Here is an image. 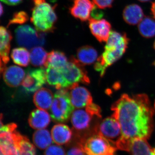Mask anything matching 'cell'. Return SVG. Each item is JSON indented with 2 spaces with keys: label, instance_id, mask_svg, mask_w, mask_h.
Instances as JSON below:
<instances>
[{
  "label": "cell",
  "instance_id": "obj_37",
  "mask_svg": "<svg viewBox=\"0 0 155 155\" xmlns=\"http://www.w3.org/2000/svg\"><path fill=\"white\" fill-rule=\"evenodd\" d=\"M152 14L154 18L155 19V1L152 4L151 8Z\"/></svg>",
  "mask_w": 155,
  "mask_h": 155
},
{
  "label": "cell",
  "instance_id": "obj_17",
  "mask_svg": "<svg viewBox=\"0 0 155 155\" xmlns=\"http://www.w3.org/2000/svg\"><path fill=\"white\" fill-rule=\"evenodd\" d=\"M28 122L30 127L34 129H44L50 124L51 117L49 114L45 110L36 109L31 113Z\"/></svg>",
  "mask_w": 155,
  "mask_h": 155
},
{
  "label": "cell",
  "instance_id": "obj_12",
  "mask_svg": "<svg viewBox=\"0 0 155 155\" xmlns=\"http://www.w3.org/2000/svg\"><path fill=\"white\" fill-rule=\"evenodd\" d=\"M89 26L93 35L100 42H107L111 33V25L105 19H95L91 18Z\"/></svg>",
  "mask_w": 155,
  "mask_h": 155
},
{
  "label": "cell",
  "instance_id": "obj_38",
  "mask_svg": "<svg viewBox=\"0 0 155 155\" xmlns=\"http://www.w3.org/2000/svg\"><path fill=\"white\" fill-rule=\"evenodd\" d=\"M3 12H4V11H3V7L2 5V4L1 5V15L2 16V15L3 14Z\"/></svg>",
  "mask_w": 155,
  "mask_h": 155
},
{
  "label": "cell",
  "instance_id": "obj_39",
  "mask_svg": "<svg viewBox=\"0 0 155 155\" xmlns=\"http://www.w3.org/2000/svg\"><path fill=\"white\" fill-rule=\"evenodd\" d=\"M138 1L142 2H149L150 0H138Z\"/></svg>",
  "mask_w": 155,
  "mask_h": 155
},
{
  "label": "cell",
  "instance_id": "obj_7",
  "mask_svg": "<svg viewBox=\"0 0 155 155\" xmlns=\"http://www.w3.org/2000/svg\"><path fill=\"white\" fill-rule=\"evenodd\" d=\"M15 36L18 44L27 48L41 46L45 43L44 35L29 25L19 26L15 31Z\"/></svg>",
  "mask_w": 155,
  "mask_h": 155
},
{
  "label": "cell",
  "instance_id": "obj_2",
  "mask_svg": "<svg viewBox=\"0 0 155 155\" xmlns=\"http://www.w3.org/2000/svg\"><path fill=\"white\" fill-rule=\"evenodd\" d=\"M129 39L125 33L112 31L107 41L106 42L104 51L98 58L94 69L103 76L106 69L119 60L127 49Z\"/></svg>",
  "mask_w": 155,
  "mask_h": 155
},
{
  "label": "cell",
  "instance_id": "obj_35",
  "mask_svg": "<svg viewBox=\"0 0 155 155\" xmlns=\"http://www.w3.org/2000/svg\"><path fill=\"white\" fill-rule=\"evenodd\" d=\"M99 9V8L95 6L91 12L92 18L95 19H100L104 16V12Z\"/></svg>",
  "mask_w": 155,
  "mask_h": 155
},
{
  "label": "cell",
  "instance_id": "obj_18",
  "mask_svg": "<svg viewBox=\"0 0 155 155\" xmlns=\"http://www.w3.org/2000/svg\"><path fill=\"white\" fill-rule=\"evenodd\" d=\"M46 75L48 84L57 90L69 88V83L60 70L48 66L46 67Z\"/></svg>",
  "mask_w": 155,
  "mask_h": 155
},
{
  "label": "cell",
  "instance_id": "obj_6",
  "mask_svg": "<svg viewBox=\"0 0 155 155\" xmlns=\"http://www.w3.org/2000/svg\"><path fill=\"white\" fill-rule=\"evenodd\" d=\"M17 127L15 123L1 127V155H19V143L22 134L16 130Z\"/></svg>",
  "mask_w": 155,
  "mask_h": 155
},
{
  "label": "cell",
  "instance_id": "obj_13",
  "mask_svg": "<svg viewBox=\"0 0 155 155\" xmlns=\"http://www.w3.org/2000/svg\"><path fill=\"white\" fill-rule=\"evenodd\" d=\"M95 5L90 0H74L72 6L69 8L71 15L82 22L89 20L92 11Z\"/></svg>",
  "mask_w": 155,
  "mask_h": 155
},
{
  "label": "cell",
  "instance_id": "obj_24",
  "mask_svg": "<svg viewBox=\"0 0 155 155\" xmlns=\"http://www.w3.org/2000/svg\"><path fill=\"white\" fill-rule=\"evenodd\" d=\"M68 63L67 58L64 53L59 51H53L48 54L45 68L49 66L61 71Z\"/></svg>",
  "mask_w": 155,
  "mask_h": 155
},
{
  "label": "cell",
  "instance_id": "obj_8",
  "mask_svg": "<svg viewBox=\"0 0 155 155\" xmlns=\"http://www.w3.org/2000/svg\"><path fill=\"white\" fill-rule=\"evenodd\" d=\"M61 72L69 83V88L73 84H78V83L87 84L90 82L83 65L73 57Z\"/></svg>",
  "mask_w": 155,
  "mask_h": 155
},
{
  "label": "cell",
  "instance_id": "obj_20",
  "mask_svg": "<svg viewBox=\"0 0 155 155\" xmlns=\"http://www.w3.org/2000/svg\"><path fill=\"white\" fill-rule=\"evenodd\" d=\"M54 96L48 89L41 88L35 92L34 95L33 101L38 109L48 110L51 108Z\"/></svg>",
  "mask_w": 155,
  "mask_h": 155
},
{
  "label": "cell",
  "instance_id": "obj_34",
  "mask_svg": "<svg viewBox=\"0 0 155 155\" xmlns=\"http://www.w3.org/2000/svg\"><path fill=\"white\" fill-rule=\"evenodd\" d=\"M65 155H85V154L81 147L78 145L77 146L71 148Z\"/></svg>",
  "mask_w": 155,
  "mask_h": 155
},
{
  "label": "cell",
  "instance_id": "obj_19",
  "mask_svg": "<svg viewBox=\"0 0 155 155\" xmlns=\"http://www.w3.org/2000/svg\"><path fill=\"white\" fill-rule=\"evenodd\" d=\"M51 133L53 141L59 145L67 144L72 139V130L67 125L64 124L55 125Z\"/></svg>",
  "mask_w": 155,
  "mask_h": 155
},
{
  "label": "cell",
  "instance_id": "obj_30",
  "mask_svg": "<svg viewBox=\"0 0 155 155\" xmlns=\"http://www.w3.org/2000/svg\"><path fill=\"white\" fill-rule=\"evenodd\" d=\"M28 16L26 12L21 11L14 13L9 21L8 25L13 24H23L28 21Z\"/></svg>",
  "mask_w": 155,
  "mask_h": 155
},
{
  "label": "cell",
  "instance_id": "obj_10",
  "mask_svg": "<svg viewBox=\"0 0 155 155\" xmlns=\"http://www.w3.org/2000/svg\"><path fill=\"white\" fill-rule=\"evenodd\" d=\"M46 81V71L41 67L27 72L22 84L25 91L32 93L41 88Z\"/></svg>",
  "mask_w": 155,
  "mask_h": 155
},
{
  "label": "cell",
  "instance_id": "obj_21",
  "mask_svg": "<svg viewBox=\"0 0 155 155\" xmlns=\"http://www.w3.org/2000/svg\"><path fill=\"white\" fill-rule=\"evenodd\" d=\"M144 17L142 9L136 4L126 6L123 12V17L125 22L130 25L139 24Z\"/></svg>",
  "mask_w": 155,
  "mask_h": 155
},
{
  "label": "cell",
  "instance_id": "obj_26",
  "mask_svg": "<svg viewBox=\"0 0 155 155\" xmlns=\"http://www.w3.org/2000/svg\"><path fill=\"white\" fill-rule=\"evenodd\" d=\"M138 29L143 37L147 38L153 37L155 35V19L146 16L139 23Z\"/></svg>",
  "mask_w": 155,
  "mask_h": 155
},
{
  "label": "cell",
  "instance_id": "obj_25",
  "mask_svg": "<svg viewBox=\"0 0 155 155\" xmlns=\"http://www.w3.org/2000/svg\"><path fill=\"white\" fill-rule=\"evenodd\" d=\"M53 141L49 131L46 129H40L34 133V143L40 149L44 150L47 148L52 143Z\"/></svg>",
  "mask_w": 155,
  "mask_h": 155
},
{
  "label": "cell",
  "instance_id": "obj_42",
  "mask_svg": "<svg viewBox=\"0 0 155 155\" xmlns=\"http://www.w3.org/2000/svg\"><path fill=\"white\" fill-rule=\"evenodd\" d=\"M154 108L155 109V103H154Z\"/></svg>",
  "mask_w": 155,
  "mask_h": 155
},
{
  "label": "cell",
  "instance_id": "obj_11",
  "mask_svg": "<svg viewBox=\"0 0 155 155\" xmlns=\"http://www.w3.org/2000/svg\"><path fill=\"white\" fill-rule=\"evenodd\" d=\"M68 89L71 90L70 100L74 108L80 109L86 107L93 103V99L90 92L85 87L79 86L78 84H73Z\"/></svg>",
  "mask_w": 155,
  "mask_h": 155
},
{
  "label": "cell",
  "instance_id": "obj_28",
  "mask_svg": "<svg viewBox=\"0 0 155 155\" xmlns=\"http://www.w3.org/2000/svg\"><path fill=\"white\" fill-rule=\"evenodd\" d=\"M11 58L19 66L27 67L30 61V54L25 48H16L12 51Z\"/></svg>",
  "mask_w": 155,
  "mask_h": 155
},
{
  "label": "cell",
  "instance_id": "obj_40",
  "mask_svg": "<svg viewBox=\"0 0 155 155\" xmlns=\"http://www.w3.org/2000/svg\"><path fill=\"white\" fill-rule=\"evenodd\" d=\"M153 47H154V49L155 50V41L154 43Z\"/></svg>",
  "mask_w": 155,
  "mask_h": 155
},
{
  "label": "cell",
  "instance_id": "obj_14",
  "mask_svg": "<svg viewBox=\"0 0 155 155\" xmlns=\"http://www.w3.org/2000/svg\"><path fill=\"white\" fill-rule=\"evenodd\" d=\"M0 54H1V72L6 68V65L9 62V54L11 48L12 36L11 32L6 28L1 26L0 28Z\"/></svg>",
  "mask_w": 155,
  "mask_h": 155
},
{
  "label": "cell",
  "instance_id": "obj_1",
  "mask_svg": "<svg viewBox=\"0 0 155 155\" xmlns=\"http://www.w3.org/2000/svg\"><path fill=\"white\" fill-rule=\"evenodd\" d=\"M111 109L121 127L122 135L115 143L117 149L129 152L133 139L149 138L153 129L154 112L147 94H123Z\"/></svg>",
  "mask_w": 155,
  "mask_h": 155
},
{
  "label": "cell",
  "instance_id": "obj_15",
  "mask_svg": "<svg viewBox=\"0 0 155 155\" xmlns=\"http://www.w3.org/2000/svg\"><path fill=\"white\" fill-rule=\"evenodd\" d=\"M93 116L83 110L73 111L71 116V121L73 128L78 132L86 131L90 127Z\"/></svg>",
  "mask_w": 155,
  "mask_h": 155
},
{
  "label": "cell",
  "instance_id": "obj_41",
  "mask_svg": "<svg viewBox=\"0 0 155 155\" xmlns=\"http://www.w3.org/2000/svg\"><path fill=\"white\" fill-rule=\"evenodd\" d=\"M154 153L155 154V148L154 149Z\"/></svg>",
  "mask_w": 155,
  "mask_h": 155
},
{
  "label": "cell",
  "instance_id": "obj_33",
  "mask_svg": "<svg viewBox=\"0 0 155 155\" xmlns=\"http://www.w3.org/2000/svg\"><path fill=\"white\" fill-rule=\"evenodd\" d=\"M97 7L100 9L111 8L114 0H92Z\"/></svg>",
  "mask_w": 155,
  "mask_h": 155
},
{
  "label": "cell",
  "instance_id": "obj_22",
  "mask_svg": "<svg viewBox=\"0 0 155 155\" xmlns=\"http://www.w3.org/2000/svg\"><path fill=\"white\" fill-rule=\"evenodd\" d=\"M98 54L96 50L91 46L85 45L78 49L77 60L83 66L93 64L97 60Z\"/></svg>",
  "mask_w": 155,
  "mask_h": 155
},
{
  "label": "cell",
  "instance_id": "obj_29",
  "mask_svg": "<svg viewBox=\"0 0 155 155\" xmlns=\"http://www.w3.org/2000/svg\"><path fill=\"white\" fill-rule=\"evenodd\" d=\"M19 148V155H36L35 147L25 136L20 137Z\"/></svg>",
  "mask_w": 155,
  "mask_h": 155
},
{
  "label": "cell",
  "instance_id": "obj_32",
  "mask_svg": "<svg viewBox=\"0 0 155 155\" xmlns=\"http://www.w3.org/2000/svg\"><path fill=\"white\" fill-rule=\"evenodd\" d=\"M85 110L93 116H97L99 118H101V109L99 106L93 102L89 104L85 107Z\"/></svg>",
  "mask_w": 155,
  "mask_h": 155
},
{
  "label": "cell",
  "instance_id": "obj_3",
  "mask_svg": "<svg viewBox=\"0 0 155 155\" xmlns=\"http://www.w3.org/2000/svg\"><path fill=\"white\" fill-rule=\"evenodd\" d=\"M33 8L31 21L39 32H51L54 30L57 21L55 7L46 0H32Z\"/></svg>",
  "mask_w": 155,
  "mask_h": 155
},
{
  "label": "cell",
  "instance_id": "obj_16",
  "mask_svg": "<svg viewBox=\"0 0 155 155\" xmlns=\"http://www.w3.org/2000/svg\"><path fill=\"white\" fill-rule=\"evenodd\" d=\"M25 72L19 67L10 66L3 71V78L6 84L11 87L19 86L24 80Z\"/></svg>",
  "mask_w": 155,
  "mask_h": 155
},
{
  "label": "cell",
  "instance_id": "obj_27",
  "mask_svg": "<svg viewBox=\"0 0 155 155\" xmlns=\"http://www.w3.org/2000/svg\"><path fill=\"white\" fill-rule=\"evenodd\" d=\"M48 57V53L41 46L35 47L31 50L30 62L35 67H45Z\"/></svg>",
  "mask_w": 155,
  "mask_h": 155
},
{
  "label": "cell",
  "instance_id": "obj_9",
  "mask_svg": "<svg viewBox=\"0 0 155 155\" xmlns=\"http://www.w3.org/2000/svg\"><path fill=\"white\" fill-rule=\"evenodd\" d=\"M96 130L98 133L114 144L122 135L120 124L112 115L103 120L100 125H97Z\"/></svg>",
  "mask_w": 155,
  "mask_h": 155
},
{
  "label": "cell",
  "instance_id": "obj_5",
  "mask_svg": "<svg viewBox=\"0 0 155 155\" xmlns=\"http://www.w3.org/2000/svg\"><path fill=\"white\" fill-rule=\"evenodd\" d=\"M74 109L68 89H62L57 91L54 96L50 108V116L54 122L65 123L69 120Z\"/></svg>",
  "mask_w": 155,
  "mask_h": 155
},
{
  "label": "cell",
  "instance_id": "obj_4",
  "mask_svg": "<svg viewBox=\"0 0 155 155\" xmlns=\"http://www.w3.org/2000/svg\"><path fill=\"white\" fill-rule=\"evenodd\" d=\"M78 144L85 155H115L117 149L114 143L96 132L81 137Z\"/></svg>",
  "mask_w": 155,
  "mask_h": 155
},
{
  "label": "cell",
  "instance_id": "obj_36",
  "mask_svg": "<svg viewBox=\"0 0 155 155\" xmlns=\"http://www.w3.org/2000/svg\"><path fill=\"white\" fill-rule=\"evenodd\" d=\"M23 0H1L6 5L11 6H15L22 3Z\"/></svg>",
  "mask_w": 155,
  "mask_h": 155
},
{
  "label": "cell",
  "instance_id": "obj_23",
  "mask_svg": "<svg viewBox=\"0 0 155 155\" xmlns=\"http://www.w3.org/2000/svg\"><path fill=\"white\" fill-rule=\"evenodd\" d=\"M132 155H155L153 150L147 141L143 138H135L131 141L130 151Z\"/></svg>",
  "mask_w": 155,
  "mask_h": 155
},
{
  "label": "cell",
  "instance_id": "obj_31",
  "mask_svg": "<svg viewBox=\"0 0 155 155\" xmlns=\"http://www.w3.org/2000/svg\"><path fill=\"white\" fill-rule=\"evenodd\" d=\"M64 148L58 145H51L45 151L44 155H65Z\"/></svg>",
  "mask_w": 155,
  "mask_h": 155
}]
</instances>
